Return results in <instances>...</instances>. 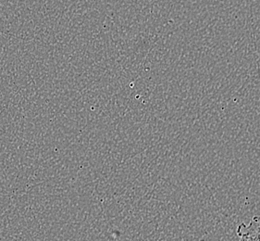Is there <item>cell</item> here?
<instances>
[{"mask_svg":"<svg viewBox=\"0 0 260 241\" xmlns=\"http://www.w3.org/2000/svg\"><path fill=\"white\" fill-rule=\"evenodd\" d=\"M239 241H260V216L253 217L249 223H242L237 228Z\"/></svg>","mask_w":260,"mask_h":241,"instance_id":"cell-1","label":"cell"}]
</instances>
